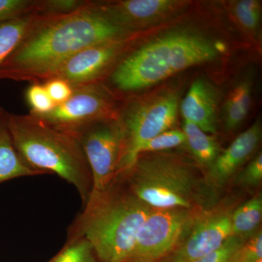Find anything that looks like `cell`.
Returning <instances> with one entry per match:
<instances>
[{
    "instance_id": "cell-14",
    "label": "cell",
    "mask_w": 262,
    "mask_h": 262,
    "mask_svg": "<svg viewBox=\"0 0 262 262\" xmlns=\"http://www.w3.org/2000/svg\"><path fill=\"white\" fill-rule=\"evenodd\" d=\"M220 96L218 89L205 79L191 84L179 108L184 120L211 135L216 134Z\"/></svg>"
},
{
    "instance_id": "cell-15",
    "label": "cell",
    "mask_w": 262,
    "mask_h": 262,
    "mask_svg": "<svg viewBox=\"0 0 262 262\" xmlns=\"http://www.w3.org/2000/svg\"><path fill=\"white\" fill-rule=\"evenodd\" d=\"M8 113L0 112V183L42 174L31 168L15 149L7 124Z\"/></svg>"
},
{
    "instance_id": "cell-1",
    "label": "cell",
    "mask_w": 262,
    "mask_h": 262,
    "mask_svg": "<svg viewBox=\"0 0 262 262\" xmlns=\"http://www.w3.org/2000/svg\"><path fill=\"white\" fill-rule=\"evenodd\" d=\"M131 35L100 13L94 2L69 14H41L0 67V80L42 83L81 50Z\"/></svg>"
},
{
    "instance_id": "cell-12",
    "label": "cell",
    "mask_w": 262,
    "mask_h": 262,
    "mask_svg": "<svg viewBox=\"0 0 262 262\" xmlns=\"http://www.w3.org/2000/svg\"><path fill=\"white\" fill-rule=\"evenodd\" d=\"M96 10L117 27L134 34L165 21L184 10L188 3L177 0L94 2Z\"/></svg>"
},
{
    "instance_id": "cell-21",
    "label": "cell",
    "mask_w": 262,
    "mask_h": 262,
    "mask_svg": "<svg viewBox=\"0 0 262 262\" xmlns=\"http://www.w3.org/2000/svg\"><path fill=\"white\" fill-rule=\"evenodd\" d=\"M261 5L258 0H239L232 3V14L246 32L252 34L258 32L261 21Z\"/></svg>"
},
{
    "instance_id": "cell-5",
    "label": "cell",
    "mask_w": 262,
    "mask_h": 262,
    "mask_svg": "<svg viewBox=\"0 0 262 262\" xmlns=\"http://www.w3.org/2000/svg\"><path fill=\"white\" fill-rule=\"evenodd\" d=\"M7 124L15 149L31 168L56 174L80 193L83 206L93 190V178L80 143L31 114L8 113Z\"/></svg>"
},
{
    "instance_id": "cell-16",
    "label": "cell",
    "mask_w": 262,
    "mask_h": 262,
    "mask_svg": "<svg viewBox=\"0 0 262 262\" xmlns=\"http://www.w3.org/2000/svg\"><path fill=\"white\" fill-rule=\"evenodd\" d=\"M183 132L186 136L185 145L196 163L206 175L220 155V144L211 134H207L192 122L184 120Z\"/></svg>"
},
{
    "instance_id": "cell-23",
    "label": "cell",
    "mask_w": 262,
    "mask_h": 262,
    "mask_svg": "<svg viewBox=\"0 0 262 262\" xmlns=\"http://www.w3.org/2000/svg\"><path fill=\"white\" fill-rule=\"evenodd\" d=\"M26 100L30 107L31 115L40 116L49 113L56 105L48 95L43 83L32 82L26 91Z\"/></svg>"
},
{
    "instance_id": "cell-6",
    "label": "cell",
    "mask_w": 262,
    "mask_h": 262,
    "mask_svg": "<svg viewBox=\"0 0 262 262\" xmlns=\"http://www.w3.org/2000/svg\"><path fill=\"white\" fill-rule=\"evenodd\" d=\"M179 105L178 93L164 91L129 100L118 110L117 118L124 134L119 174L134 164L137 158L138 149L144 142L172 129L177 122Z\"/></svg>"
},
{
    "instance_id": "cell-30",
    "label": "cell",
    "mask_w": 262,
    "mask_h": 262,
    "mask_svg": "<svg viewBox=\"0 0 262 262\" xmlns=\"http://www.w3.org/2000/svg\"><path fill=\"white\" fill-rule=\"evenodd\" d=\"M253 262H262V259L257 260V261H253Z\"/></svg>"
},
{
    "instance_id": "cell-4",
    "label": "cell",
    "mask_w": 262,
    "mask_h": 262,
    "mask_svg": "<svg viewBox=\"0 0 262 262\" xmlns=\"http://www.w3.org/2000/svg\"><path fill=\"white\" fill-rule=\"evenodd\" d=\"M219 54L217 45L201 33L175 31L124 55L108 79L120 92H136L189 67L213 61Z\"/></svg>"
},
{
    "instance_id": "cell-22",
    "label": "cell",
    "mask_w": 262,
    "mask_h": 262,
    "mask_svg": "<svg viewBox=\"0 0 262 262\" xmlns=\"http://www.w3.org/2000/svg\"><path fill=\"white\" fill-rule=\"evenodd\" d=\"M186 136L180 129H170L146 141L138 149L137 157L142 153L163 152L184 145Z\"/></svg>"
},
{
    "instance_id": "cell-3",
    "label": "cell",
    "mask_w": 262,
    "mask_h": 262,
    "mask_svg": "<svg viewBox=\"0 0 262 262\" xmlns=\"http://www.w3.org/2000/svg\"><path fill=\"white\" fill-rule=\"evenodd\" d=\"M119 175L131 192L152 208L200 211L220 200V191L206 173L178 155L142 153Z\"/></svg>"
},
{
    "instance_id": "cell-7",
    "label": "cell",
    "mask_w": 262,
    "mask_h": 262,
    "mask_svg": "<svg viewBox=\"0 0 262 262\" xmlns=\"http://www.w3.org/2000/svg\"><path fill=\"white\" fill-rule=\"evenodd\" d=\"M83 150L93 178V190L108 187L120 173L124 134L116 116L70 133Z\"/></svg>"
},
{
    "instance_id": "cell-20",
    "label": "cell",
    "mask_w": 262,
    "mask_h": 262,
    "mask_svg": "<svg viewBox=\"0 0 262 262\" xmlns=\"http://www.w3.org/2000/svg\"><path fill=\"white\" fill-rule=\"evenodd\" d=\"M49 262H100L94 248L82 237H70L63 249Z\"/></svg>"
},
{
    "instance_id": "cell-19",
    "label": "cell",
    "mask_w": 262,
    "mask_h": 262,
    "mask_svg": "<svg viewBox=\"0 0 262 262\" xmlns=\"http://www.w3.org/2000/svg\"><path fill=\"white\" fill-rule=\"evenodd\" d=\"M262 194L258 192L247 201L238 205L232 214V234L248 238L261 229Z\"/></svg>"
},
{
    "instance_id": "cell-26",
    "label": "cell",
    "mask_w": 262,
    "mask_h": 262,
    "mask_svg": "<svg viewBox=\"0 0 262 262\" xmlns=\"http://www.w3.org/2000/svg\"><path fill=\"white\" fill-rule=\"evenodd\" d=\"M39 12V0H0V21Z\"/></svg>"
},
{
    "instance_id": "cell-10",
    "label": "cell",
    "mask_w": 262,
    "mask_h": 262,
    "mask_svg": "<svg viewBox=\"0 0 262 262\" xmlns=\"http://www.w3.org/2000/svg\"><path fill=\"white\" fill-rule=\"evenodd\" d=\"M200 211L153 208L138 232L134 251L127 262L163 261L178 246Z\"/></svg>"
},
{
    "instance_id": "cell-25",
    "label": "cell",
    "mask_w": 262,
    "mask_h": 262,
    "mask_svg": "<svg viewBox=\"0 0 262 262\" xmlns=\"http://www.w3.org/2000/svg\"><path fill=\"white\" fill-rule=\"evenodd\" d=\"M247 239L238 236H230L214 251L193 262H233L236 253Z\"/></svg>"
},
{
    "instance_id": "cell-9",
    "label": "cell",
    "mask_w": 262,
    "mask_h": 262,
    "mask_svg": "<svg viewBox=\"0 0 262 262\" xmlns=\"http://www.w3.org/2000/svg\"><path fill=\"white\" fill-rule=\"evenodd\" d=\"M72 85L73 93L66 102L46 115L33 116L50 126L70 134L117 115L119 108L115 96L102 82Z\"/></svg>"
},
{
    "instance_id": "cell-18",
    "label": "cell",
    "mask_w": 262,
    "mask_h": 262,
    "mask_svg": "<svg viewBox=\"0 0 262 262\" xmlns=\"http://www.w3.org/2000/svg\"><path fill=\"white\" fill-rule=\"evenodd\" d=\"M41 14L34 12L0 21V67L18 47Z\"/></svg>"
},
{
    "instance_id": "cell-2",
    "label": "cell",
    "mask_w": 262,
    "mask_h": 262,
    "mask_svg": "<svg viewBox=\"0 0 262 262\" xmlns=\"http://www.w3.org/2000/svg\"><path fill=\"white\" fill-rule=\"evenodd\" d=\"M152 209L118 175L105 189L92 191L70 237L87 239L100 262H127L138 232Z\"/></svg>"
},
{
    "instance_id": "cell-8",
    "label": "cell",
    "mask_w": 262,
    "mask_h": 262,
    "mask_svg": "<svg viewBox=\"0 0 262 262\" xmlns=\"http://www.w3.org/2000/svg\"><path fill=\"white\" fill-rule=\"evenodd\" d=\"M235 199L220 200L194 215L180 243L162 262H193L214 251L232 236Z\"/></svg>"
},
{
    "instance_id": "cell-29",
    "label": "cell",
    "mask_w": 262,
    "mask_h": 262,
    "mask_svg": "<svg viewBox=\"0 0 262 262\" xmlns=\"http://www.w3.org/2000/svg\"><path fill=\"white\" fill-rule=\"evenodd\" d=\"M50 97L56 106L66 102L72 96L73 87L60 78H51L42 82Z\"/></svg>"
},
{
    "instance_id": "cell-17",
    "label": "cell",
    "mask_w": 262,
    "mask_h": 262,
    "mask_svg": "<svg viewBox=\"0 0 262 262\" xmlns=\"http://www.w3.org/2000/svg\"><path fill=\"white\" fill-rule=\"evenodd\" d=\"M252 103V83L241 81L232 90L224 106V123L226 130L233 131L244 122Z\"/></svg>"
},
{
    "instance_id": "cell-28",
    "label": "cell",
    "mask_w": 262,
    "mask_h": 262,
    "mask_svg": "<svg viewBox=\"0 0 262 262\" xmlns=\"http://www.w3.org/2000/svg\"><path fill=\"white\" fill-rule=\"evenodd\" d=\"M262 259V232L258 229L242 245L233 262H253Z\"/></svg>"
},
{
    "instance_id": "cell-31",
    "label": "cell",
    "mask_w": 262,
    "mask_h": 262,
    "mask_svg": "<svg viewBox=\"0 0 262 262\" xmlns=\"http://www.w3.org/2000/svg\"><path fill=\"white\" fill-rule=\"evenodd\" d=\"M2 110H3V108H2V107H0V112H1V111H2Z\"/></svg>"
},
{
    "instance_id": "cell-27",
    "label": "cell",
    "mask_w": 262,
    "mask_h": 262,
    "mask_svg": "<svg viewBox=\"0 0 262 262\" xmlns=\"http://www.w3.org/2000/svg\"><path fill=\"white\" fill-rule=\"evenodd\" d=\"M88 3L84 0H39V10L42 14H69L83 8Z\"/></svg>"
},
{
    "instance_id": "cell-24",
    "label": "cell",
    "mask_w": 262,
    "mask_h": 262,
    "mask_svg": "<svg viewBox=\"0 0 262 262\" xmlns=\"http://www.w3.org/2000/svg\"><path fill=\"white\" fill-rule=\"evenodd\" d=\"M235 184L246 189H253L262 182V155L258 153L234 177Z\"/></svg>"
},
{
    "instance_id": "cell-11",
    "label": "cell",
    "mask_w": 262,
    "mask_h": 262,
    "mask_svg": "<svg viewBox=\"0 0 262 262\" xmlns=\"http://www.w3.org/2000/svg\"><path fill=\"white\" fill-rule=\"evenodd\" d=\"M130 38L99 43L81 50L66 60L49 79H62L75 85L101 82L123 57Z\"/></svg>"
},
{
    "instance_id": "cell-13",
    "label": "cell",
    "mask_w": 262,
    "mask_h": 262,
    "mask_svg": "<svg viewBox=\"0 0 262 262\" xmlns=\"http://www.w3.org/2000/svg\"><path fill=\"white\" fill-rule=\"evenodd\" d=\"M261 122L256 120L249 128L239 134L227 149L221 151L207 173V177L217 190L225 187L248 160L251 159L261 142Z\"/></svg>"
}]
</instances>
